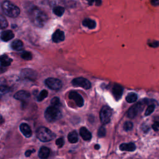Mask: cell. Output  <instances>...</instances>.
<instances>
[{
	"label": "cell",
	"mask_w": 159,
	"mask_h": 159,
	"mask_svg": "<svg viewBox=\"0 0 159 159\" xmlns=\"http://www.w3.org/2000/svg\"><path fill=\"white\" fill-rule=\"evenodd\" d=\"M29 17L32 22L39 27H42L48 20L47 15L37 7H34L29 11Z\"/></svg>",
	"instance_id": "obj_1"
},
{
	"label": "cell",
	"mask_w": 159,
	"mask_h": 159,
	"mask_svg": "<svg viewBox=\"0 0 159 159\" xmlns=\"http://www.w3.org/2000/svg\"><path fill=\"white\" fill-rule=\"evenodd\" d=\"M1 8L4 13L11 17H16L20 14L19 8L8 1L2 2L1 4Z\"/></svg>",
	"instance_id": "obj_2"
},
{
	"label": "cell",
	"mask_w": 159,
	"mask_h": 159,
	"mask_svg": "<svg viewBox=\"0 0 159 159\" xmlns=\"http://www.w3.org/2000/svg\"><path fill=\"white\" fill-rule=\"evenodd\" d=\"M36 136L40 141L47 142L53 140L55 135L48 128L40 127L36 131Z\"/></svg>",
	"instance_id": "obj_3"
},
{
	"label": "cell",
	"mask_w": 159,
	"mask_h": 159,
	"mask_svg": "<svg viewBox=\"0 0 159 159\" xmlns=\"http://www.w3.org/2000/svg\"><path fill=\"white\" fill-rule=\"evenodd\" d=\"M61 117V111L58 107L50 106L45 111V117L47 121L52 122L60 119Z\"/></svg>",
	"instance_id": "obj_4"
},
{
	"label": "cell",
	"mask_w": 159,
	"mask_h": 159,
	"mask_svg": "<svg viewBox=\"0 0 159 159\" xmlns=\"http://www.w3.org/2000/svg\"><path fill=\"white\" fill-rule=\"evenodd\" d=\"M147 103V101L145 99L143 101H140L136 103L135 104L133 105L132 107L129 108L127 112V116L129 118H134L141 111H142L143 108L144 107L145 105Z\"/></svg>",
	"instance_id": "obj_5"
},
{
	"label": "cell",
	"mask_w": 159,
	"mask_h": 159,
	"mask_svg": "<svg viewBox=\"0 0 159 159\" xmlns=\"http://www.w3.org/2000/svg\"><path fill=\"white\" fill-rule=\"evenodd\" d=\"M112 111L111 108L107 106H103L99 112L101 122L102 124H107L111 120Z\"/></svg>",
	"instance_id": "obj_6"
},
{
	"label": "cell",
	"mask_w": 159,
	"mask_h": 159,
	"mask_svg": "<svg viewBox=\"0 0 159 159\" xmlns=\"http://www.w3.org/2000/svg\"><path fill=\"white\" fill-rule=\"evenodd\" d=\"M71 83L74 86L81 87L86 89H88L91 87L90 81L83 77H78L73 79L71 81Z\"/></svg>",
	"instance_id": "obj_7"
},
{
	"label": "cell",
	"mask_w": 159,
	"mask_h": 159,
	"mask_svg": "<svg viewBox=\"0 0 159 159\" xmlns=\"http://www.w3.org/2000/svg\"><path fill=\"white\" fill-rule=\"evenodd\" d=\"M45 84L47 86L53 90H59L62 86L61 81L55 78H48L45 80Z\"/></svg>",
	"instance_id": "obj_8"
},
{
	"label": "cell",
	"mask_w": 159,
	"mask_h": 159,
	"mask_svg": "<svg viewBox=\"0 0 159 159\" xmlns=\"http://www.w3.org/2000/svg\"><path fill=\"white\" fill-rule=\"evenodd\" d=\"M69 98L74 101L78 107H82L84 104L83 97L77 92L71 91L69 93Z\"/></svg>",
	"instance_id": "obj_9"
},
{
	"label": "cell",
	"mask_w": 159,
	"mask_h": 159,
	"mask_svg": "<svg viewBox=\"0 0 159 159\" xmlns=\"http://www.w3.org/2000/svg\"><path fill=\"white\" fill-rule=\"evenodd\" d=\"M20 75L24 78L29 80H35L37 76V73L31 69H23L21 71Z\"/></svg>",
	"instance_id": "obj_10"
},
{
	"label": "cell",
	"mask_w": 159,
	"mask_h": 159,
	"mask_svg": "<svg viewBox=\"0 0 159 159\" xmlns=\"http://www.w3.org/2000/svg\"><path fill=\"white\" fill-rule=\"evenodd\" d=\"M14 98L20 100V101H25L28 99L30 98V93L24 90H20L17 91L14 96Z\"/></svg>",
	"instance_id": "obj_11"
},
{
	"label": "cell",
	"mask_w": 159,
	"mask_h": 159,
	"mask_svg": "<svg viewBox=\"0 0 159 159\" xmlns=\"http://www.w3.org/2000/svg\"><path fill=\"white\" fill-rule=\"evenodd\" d=\"M112 94H113L115 99L116 100H118V99H120V98L122 95L123 88L121 86H120L119 84H114L112 87Z\"/></svg>",
	"instance_id": "obj_12"
},
{
	"label": "cell",
	"mask_w": 159,
	"mask_h": 159,
	"mask_svg": "<svg viewBox=\"0 0 159 159\" xmlns=\"http://www.w3.org/2000/svg\"><path fill=\"white\" fill-rule=\"evenodd\" d=\"M65 39V34L62 30H57L52 35V40L55 43H58L63 41Z\"/></svg>",
	"instance_id": "obj_13"
},
{
	"label": "cell",
	"mask_w": 159,
	"mask_h": 159,
	"mask_svg": "<svg viewBox=\"0 0 159 159\" xmlns=\"http://www.w3.org/2000/svg\"><path fill=\"white\" fill-rule=\"evenodd\" d=\"M14 37V34L12 31L10 30H4L1 33V39L2 41L7 42L12 39H13Z\"/></svg>",
	"instance_id": "obj_14"
},
{
	"label": "cell",
	"mask_w": 159,
	"mask_h": 159,
	"mask_svg": "<svg viewBox=\"0 0 159 159\" xmlns=\"http://www.w3.org/2000/svg\"><path fill=\"white\" fill-rule=\"evenodd\" d=\"M20 130L23 135L26 137H30L32 135V130L28 124L22 123L20 125Z\"/></svg>",
	"instance_id": "obj_15"
},
{
	"label": "cell",
	"mask_w": 159,
	"mask_h": 159,
	"mask_svg": "<svg viewBox=\"0 0 159 159\" xmlns=\"http://www.w3.org/2000/svg\"><path fill=\"white\" fill-rule=\"evenodd\" d=\"M80 134L84 140H89L91 139V132L84 127H82L80 129Z\"/></svg>",
	"instance_id": "obj_16"
},
{
	"label": "cell",
	"mask_w": 159,
	"mask_h": 159,
	"mask_svg": "<svg viewBox=\"0 0 159 159\" xmlns=\"http://www.w3.org/2000/svg\"><path fill=\"white\" fill-rule=\"evenodd\" d=\"M119 148L122 151L132 152L135 150L136 147L135 144L133 143H122L119 146Z\"/></svg>",
	"instance_id": "obj_17"
},
{
	"label": "cell",
	"mask_w": 159,
	"mask_h": 159,
	"mask_svg": "<svg viewBox=\"0 0 159 159\" xmlns=\"http://www.w3.org/2000/svg\"><path fill=\"white\" fill-rule=\"evenodd\" d=\"M50 155V149L46 147H42L39 152V157L41 159H46Z\"/></svg>",
	"instance_id": "obj_18"
},
{
	"label": "cell",
	"mask_w": 159,
	"mask_h": 159,
	"mask_svg": "<svg viewBox=\"0 0 159 159\" xmlns=\"http://www.w3.org/2000/svg\"><path fill=\"white\" fill-rule=\"evenodd\" d=\"M0 61H1V66H8L11 65L12 62V59L10 58L7 55H2L0 58Z\"/></svg>",
	"instance_id": "obj_19"
},
{
	"label": "cell",
	"mask_w": 159,
	"mask_h": 159,
	"mask_svg": "<svg viewBox=\"0 0 159 159\" xmlns=\"http://www.w3.org/2000/svg\"><path fill=\"white\" fill-rule=\"evenodd\" d=\"M82 24H83V26H84L89 29H93L96 27V22L91 19H88V18L84 19L83 20Z\"/></svg>",
	"instance_id": "obj_20"
},
{
	"label": "cell",
	"mask_w": 159,
	"mask_h": 159,
	"mask_svg": "<svg viewBox=\"0 0 159 159\" xmlns=\"http://www.w3.org/2000/svg\"><path fill=\"white\" fill-rule=\"evenodd\" d=\"M24 44L23 42L20 40H15L11 43V48L15 50H20L23 48Z\"/></svg>",
	"instance_id": "obj_21"
},
{
	"label": "cell",
	"mask_w": 159,
	"mask_h": 159,
	"mask_svg": "<svg viewBox=\"0 0 159 159\" xmlns=\"http://www.w3.org/2000/svg\"><path fill=\"white\" fill-rule=\"evenodd\" d=\"M68 141L71 143H76L78 140V137L77 132L75 130L70 132L68 135Z\"/></svg>",
	"instance_id": "obj_22"
},
{
	"label": "cell",
	"mask_w": 159,
	"mask_h": 159,
	"mask_svg": "<svg viewBox=\"0 0 159 159\" xmlns=\"http://www.w3.org/2000/svg\"><path fill=\"white\" fill-rule=\"evenodd\" d=\"M137 99V95L135 93H129L127 95L126 98H125L126 101L129 102V103L134 102L135 101H136Z\"/></svg>",
	"instance_id": "obj_23"
},
{
	"label": "cell",
	"mask_w": 159,
	"mask_h": 159,
	"mask_svg": "<svg viewBox=\"0 0 159 159\" xmlns=\"http://www.w3.org/2000/svg\"><path fill=\"white\" fill-rule=\"evenodd\" d=\"M53 12L57 16H61L65 12V9L61 6H55L53 8Z\"/></svg>",
	"instance_id": "obj_24"
},
{
	"label": "cell",
	"mask_w": 159,
	"mask_h": 159,
	"mask_svg": "<svg viewBox=\"0 0 159 159\" xmlns=\"http://www.w3.org/2000/svg\"><path fill=\"white\" fill-rule=\"evenodd\" d=\"M48 96V91L45 89H43L40 91V93L37 96V100L38 101H42L45 98H47Z\"/></svg>",
	"instance_id": "obj_25"
},
{
	"label": "cell",
	"mask_w": 159,
	"mask_h": 159,
	"mask_svg": "<svg viewBox=\"0 0 159 159\" xmlns=\"http://www.w3.org/2000/svg\"><path fill=\"white\" fill-rule=\"evenodd\" d=\"M0 24H1L0 25H1V29H5L8 25V23H7V21L6 19L2 14L0 16Z\"/></svg>",
	"instance_id": "obj_26"
},
{
	"label": "cell",
	"mask_w": 159,
	"mask_h": 159,
	"mask_svg": "<svg viewBox=\"0 0 159 159\" xmlns=\"http://www.w3.org/2000/svg\"><path fill=\"white\" fill-rule=\"evenodd\" d=\"M21 57L24 59V60H30L32 59V53L29 52H27V51H25L24 52H22L21 53Z\"/></svg>",
	"instance_id": "obj_27"
},
{
	"label": "cell",
	"mask_w": 159,
	"mask_h": 159,
	"mask_svg": "<svg viewBox=\"0 0 159 159\" xmlns=\"http://www.w3.org/2000/svg\"><path fill=\"white\" fill-rule=\"evenodd\" d=\"M51 106L58 107L60 106V99L58 97H54L51 100Z\"/></svg>",
	"instance_id": "obj_28"
},
{
	"label": "cell",
	"mask_w": 159,
	"mask_h": 159,
	"mask_svg": "<svg viewBox=\"0 0 159 159\" xmlns=\"http://www.w3.org/2000/svg\"><path fill=\"white\" fill-rule=\"evenodd\" d=\"M154 109H155V105L153 104H150L149 105L146 111H145V116H149L150 114H151L153 111H154Z\"/></svg>",
	"instance_id": "obj_29"
},
{
	"label": "cell",
	"mask_w": 159,
	"mask_h": 159,
	"mask_svg": "<svg viewBox=\"0 0 159 159\" xmlns=\"http://www.w3.org/2000/svg\"><path fill=\"white\" fill-rule=\"evenodd\" d=\"M133 128V124L130 121H127L124 124V129L125 131L131 130Z\"/></svg>",
	"instance_id": "obj_30"
},
{
	"label": "cell",
	"mask_w": 159,
	"mask_h": 159,
	"mask_svg": "<svg viewBox=\"0 0 159 159\" xmlns=\"http://www.w3.org/2000/svg\"><path fill=\"white\" fill-rule=\"evenodd\" d=\"M105 135H106V129L103 126L100 127L98 132V136L99 137H103L105 136Z\"/></svg>",
	"instance_id": "obj_31"
},
{
	"label": "cell",
	"mask_w": 159,
	"mask_h": 159,
	"mask_svg": "<svg viewBox=\"0 0 159 159\" xmlns=\"http://www.w3.org/2000/svg\"><path fill=\"white\" fill-rule=\"evenodd\" d=\"M10 90V88L6 86V85H3V84H1V94L2 95L3 94H5V93H7V92H9Z\"/></svg>",
	"instance_id": "obj_32"
},
{
	"label": "cell",
	"mask_w": 159,
	"mask_h": 159,
	"mask_svg": "<svg viewBox=\"0 0 159 159\" xmlns=\"http://www.w3.org/2000/svg\"><path fill=\"white\" fill-rule=\"evenodd\" d=\"M148 44L149 46H150L152 47H157L159 46V41L153 40V41H151L150 42H148Z\"/></svg>",
	"instance_id": "obj_33"
},
{
	"label": "cell",
	"mask_w": 159,
	"mask_h": 159,
	"mask_svg": "<svg viewBox=\"0 0 159 159\" xmlns=\"http://www.w3.org/2000/svg\"><path fill=\"white\" fill-rule=\"evenodd\" d=\"M64 144V140L61 138H59L56 140V145L58 146V147H63Z\"/></svg>",
	"instance_id": "obj_34"
},
{
	"label": "cell",
	"mask_w": 159,
	"mask_h": 159,
	"mask_svg": "<svg viewBox=\"0 0 159 159\" xmlns=\"http://www.w3.org/2000/svg\"><path fill=\"white\" fill-rule=\"evenodd\" d=\"M152 129L155 130V131H157L159 129V121H155L153 125H152Z\"/></svg>",
	"instance_id": "obj_35"
},
{
	"label": "cell",
	"mask_w": 159,
	"mask_h": 159,
	"mask_svg": "<svg viewBox=\"0 0 159 159\" xmlns=\"http://www.w3.org/2000/svg\"><path fill=\"white\" fill-rule=\"evenodd\" d=\"M151 4L152 6H159V0H154V1H152Z\"/></svg>",
	"instance_id": "obj_36"
},
{
	"label": "cell",
	"mask_w": 159,
	"mask_h": 159,
	"mask_svg": "<svg viewBox=\"0 0 159 159\" xmlns=\"http://www.w3.org/2000/svg\"><path fill=\"white\" fill-rule=\"evenodd\" d=\"M34 150H27V151L25 152V156H26V157H29V156L31 155V153H32V152H34Z\"/></svg>",
	"instance_id": "obj_37"
},
{
	"label": "cell",
	"mask_w": 159,
	"mask_h": 159,
	"mask_svg": "<svg viewBox=\"0 0 159 159\" xmlns=\"http://www.w3.org/2000/svg\"><path fill=\"white\" fill-rule=\"evenodd\" d=\"M142 129H143V130L144 132H147V131L149 130V128H148V126H145V127H143Z\"/></svg>",
	"instance_id": "obj_38"
},
{
	"label": "cell",
	"mask_w": 159,
	"mask_h": 159,
	"mask_svg": "<svg viewBox=\"0 0 159 159\" xmlns=\"http://www.w3.org/2000/svg\"><path fill=\"white\" fill-rule=\"evenodd\" d=\"M99 148H100V146H99L98 144H96V145H94V148H95L96 150H98V149H99Z\"/></svg>",
	"instance_id": "obj_39"
}]
</instances>
